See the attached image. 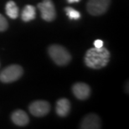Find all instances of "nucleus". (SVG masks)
<instances>
[{"label": "nucleus", "mask_w": 129, "mask_h": 129, "mask_svg": "<svg viewBox=\"0 0 129 129\" xmlns=\"http://www.w3.org/2000/svg\"><path fill=\"white\" fill-rule=\"evenodd\" d=\"M110 60V52L105 47L91 48L85 55V64L89 68L98 70L105 67Z\"/></svg>", "instance_id": "obj_1"}, {"label": "nucleus", "mask_w": 129, "mask_h": 129, "mask_svg": "<svg viewBox=\"0 0 129 129\" xmlns=\"http://www.w3.org/2000/svg\"><path fill=\"white\" fill-rule=\"evenodd\" d=\"M49 55L51 59L58 66H66L71 60V54L63 46L59 45H53L49 47Z\"/></svg>", "instance_id": "obj_2"}, {"label": "nucleus", "mask_w": 129, "mask_h": 129, "mask_svg": "<svg viewBox=\"0 0 129 129\" xmlns=\"http://www.w3.org/2000/svg\"><path fill=\"white\" fill-rule=\"evenodd\" d=\"M24 71L19 64H12L3 70L0 73V81L4 83H9L19 80L22 76Z\"/></svg>", "instance_id": "obj_3"}, {"label": "nucleus", "mask_w": 129, "mask_h": 129, "mask_svg": "<svg viewBox=\"0 0 129 129\" xmlns=\"http://www.w3.org/2000/svg\"><path fill=\"white\" fill-rule=\"evenodd\" d=\"M111 4V0H89L87 3V11L90 14L102 15L107 12Z\"/></svg>", "instance_id": "obj_4"}, {"label": "nucleus", "mask_w": 129, "mask_h": 129, "mask_svg": "<svg viewBox=\"0 0 129 129\" xmlns=\"http://www.w3.org/2000/svg\"><path fill=\"white\" fill-rule=\"evenodd\" d=\"M39 9L40 10L41 17L45 21H53L56 17V11L55 5L51 0H44L38 4Z\"/></svg>", "instance_id": "obj_5"}, {"label": "nucleus", "mask_w": 129, "mask_h": 129, "mask_svg": "<svg viewBox=\"0 0 129 129\" xmlns=\"http://www.w3.org/2000/svg\"><path fill=\"white\" fill-rule=\"evenodd\" d=\"M50 105L45 101H36L29 106V112L35 117H44L50 112Z\"/></svg>", "instance_id": "obj_6"}, {"label": "nucleus", "mask_w": 129, "mask_h": 129, "mask_svg": "<svg viewBox=\"0 0 129 129\" xmlns=\"http://www.w3.org/2000/svg\"><path fill=\"white\" fill-rule=\"evenodd\" d=\"M72 92L77 99L86 100L91 95V88L87 84L79 82V83H76L73 86Z\"/></svg>", "instance_id": "obj_7"}, {"label": "nucleus", "mask_w": 129, "mask_h": 129, "mask_svg": "<svg viewBox=\"0 0 129 129\" xmlns=\"http://www.w3.org/2000/svg\"><path fill=\"white\" fill-rule=\"evenodd\" d=\"M81 128L82 129H98L101 128L100 118L95 114H89L81 122Z\"/></svg>", "instance_id": "obj_8"}, {"label": "nucleus", "mask_w": 129, "mask_h": 129, "mask_svg": "<svg viewBox=\"0 0 129 129\" xmlns=\"http://www.w3.org/2000/svg\"><path fill=\"white\" fill-rule=\"evenodd\" d=\"M12 121L14 124L18 126H25L29 122V118L27 113L22 110H16L11 115Z\"/></svg>", "instance_id": "obj_9"}, {"label": "nucleus", "mask_w": 129, "mask_h": 129, "mask_svg": "<svg viewBox=\"0 0 129 129\" xmlns=\"http://www.w3.org/2000/svg\"><path fill=\"white\" fill-rule=\"evenodd\" d=\"M56 113L60 117H66L71 111V102L68 99L61 98L56 102Z\"/></svg>", "instance_id": "obj_10"}, {"label": "nucleus", "mask_w": 129, "mask_h": 129, "mask_svg": "<svg viewBox=\"0 0 129 129\" xmlns=\"http://www.w3.org/2000/svg\"><path fill=\"white\" fill-rule=\"evenodd\" d=\"M35 16H36V11H35V8L34 6L28 4L24 8L21 14L23 21L24 22L31 21V20L35 19Z\"/></svg>", "instance_id": "obj_11"}, {"label": "nucleus", "mask_w": 129, "mask_h": 129, "mask_svg": "<svg viewBox=\"0 0 129 129\" xmlns=\"http://www.w3.org/2000/svg\"><path fill=\"white\" fill-rule=\"evenodd\" d=\"M5 10L6 14L9 18L13 19H17L19 16V8L14 1H9L5 6Z\"/></svg>", "instance_id": "obj_12"}, {"label": "nucleus", "mask_w": 129, "mask_h": 129, "mask_svg": "<svg viewBox=\"0 0 129 129\" xmlns=\"http://www.w3.org/2000/svg\"><path fill=\"white\" fill-rule=\"evenodd\" d=\"M64 11H66V14L70 19L77 20L81 18V14H80V12H78L76 9H74L73 8H71V7H66V9H64Z\"/></svg>", "instance_id": "obj_13"}, {"label": "nucleus", "mask_w": 129, "mask_h": 129, "mask_svg": "<svg viewBox=\"0 0 129 129\" xmlns=\"http://www.w3.org/2000/svg\"><path fill=\"white\" fill-rule=\"evenodd\" d=\"M8 25L9 24H8L7 19L2 14H0V32L6 30L8 29Z\"/></svg>", "instance_id": "obj_14"}, {"label": "nucleus", "mask_w": 129, "mask_h": 129, "mask_svg": "<svg viewBox=\"0 0 129 129\" xmlns=\"http://www.w3.org/2000/svg\"><path fill=\"white\" fill-rule=\"evenodd\" d=\"M94 46L96 48H101L103 46V41L101 40H96L94 42Z\"/></svg>", "instance_id": "obj_15"}, {"label": "nucleus", "mask_w": 129, "mask_h": 129, "mask_svg": "<svg viewBox=\"0 0 129 129\" xmlns=\"http://www.w3.org/2000/svg\"><path fill=\"white\" fill-rule=\"evenodd\" d=\"M81 0H67L69 4H73V3H79Z\"/></svg>", "instance_id": "obj_16"}]
</instances>
